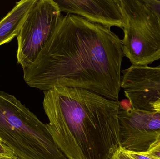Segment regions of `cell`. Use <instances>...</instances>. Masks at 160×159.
<instances>
[{
    "mask_svg": "<svg viewBox=\"0 0 160 159\" xmlns=\"http://www.w3.org/2000/svg\"><path fill=\"white\" fill-rule=\"evenodd\" d=\"M124 57L121 39L110 28L77 15H62L50 40L23 69V78L43 91L79 88L118 101Z\"/></svg>",
    "mask_w": 160,
    "mask_h": 159,
    "instance_id": "cell-1",
    "label": "cell"
},
{
    "mask_svg": "<svg viewBox=\"0 0 160 159\" xmlns=\"http://www.w3.org/2000/svg\"><path fill=\"white\" fill-rule=\"evenodd\" d=\"M54 141L68 159H112L120 148V102L79 88L43 91Z\"/></svg>",
    "mask_w": 160,
    "mask_h": 159,
    "instance_id": "cell-2",
    "label": "cell"
},
{
    "mask_svg": "<svg viewBox=\"0 0 160 159\" xmlns=\"http://www.w3.org/2000/svg\"><path fill=\"white\" fill-rule=\"evenodd\" d=\"M0 141L18 159H68L48 124L15 96L0 90Z\"/></svg>",
    "mask_w": 160,
    "mask_h": 159,
    "instance_id": "cell-3",
    "label": "cell"
},
{
    "mask_svg": "<svg viewBox=\"0 0 160 159\" xmlns=\"http://www.w3.org/2000/svg\"><path fill=\"white\" fill-rule=\"evenodd\" d=\"M124 17V56L132 65L148 66L160 59V20L142 0H120Z\"/></svg>",
    "mask_w": 160,
    "mask_h": 159,
    "instance_id": "cell-4",
    "label": "cell"
},
{
    "mask_svg": "<svg viewBox=\"0 0 160 159\" xmlns=\"http://www.w3.org/2000/svg\"><path fill=\"white\" fill-rule=\"evenodd\" d=\"M62 11L54 0H36L17 36V61L22 69L35 60L55 32Z\"/></svg>",
    "mask_w": 160,
    "mask_h": 159,
    "instance_id": "cell-5",
    "label": "cell"
},
{
    "mask_svg": "<svg viewBox=\"0 0 160 159\" xmlns=\"http://www.w3.org/2000/svg\"><path fill=\"white\" fill-rule=\"evenodd\" d=\"M118 121L120 147L127 151L144 153L160 141V112L120 108Z\"/></svg>",
    "mask_w": 160,
    "mask_h": 159,
    "instance_id": "cell-6",
    "label": "cell"
},
{
    "mask_svg": "<svg viewBox=\"0 0 160 159\" xmlns=\"http://www.w3.org/2000/svg\"><path fill=\"white\" fill-rule=\"evenodd\" d=\"M121 87L132 108L152 111L151 105L160 99V67L132 65L121 71Z\"/></svg>",
    "mask_w": 160,
    "mask_h": 159,
    "instance_id": "cell-7",
    "label": "cell"
},
{
    "mask_svg": "<svg viewBox=\"0 0 160 159\" xmlns=\"http://www.w3.org/2000/svg\"><path fill=\"white\" fill-rule=\"evenodd\" d=\"M62 12L82 17L107 28L123 29L125 21L120 0H55Z\"/></svg>",
    "mask_w": 160,
    "mask_h": 159,
    "instance_id": "cell-8",
    "label": "cell"
},
{
    "mask_svg": "<svg viewBox=\"0 0 160 159\" xmlns=\"http://www.w3.org/2000/svg\"><path fill=\"white\" fill-rule=\"evenodd\" d=\"M36 0H22L0 21V46L17 37L28 12Z\"/></svg>",
    "mask_w": 160,
    "mask_h": 159,
    "instance_id": "cell-9",
    "label": "cell"
},
{
    "mask_svg": "<svg viewBox=\"0 0 160 159\" xmlns=\"http://www.w3.org/2000/svg\"><path fill=\"white\" fill-rule=\"evenodd\" d=\"M144 154L158 159H160V141L152 144Z\"/></svg>",
    "mask_w": 160,
    "mask_h": 159,
    "instance_id": "cell-10",
    "label": "cell"
},
{
    "mask_svg": "<svg viewBox=\"0 0 160 159\" xmlns=\"http://www.w3.org/2000/svg\"><path fill=\"white\" fill-rule=\"evenodd\" d=\"M158 17L160 20V0H142Z\"/></svg>",
    "mask_w": 160,
    "mask_h": 159,
    "instance_id": "cell-11",
    "label": "cell"
},
{
    "mask_svg": "<svg viewBox=\"0 0 160 159\" xmlns=\"http://www.w3.org/2000/svg\"><path fill=\"white\" fill-rule=\"evenodd\" d=\"M0 157L18 159L14 152L0 141Z\"/></svg>",
    "mask_w": 160,
    "mask_h": 159,
    "instance_id": "cell-12",
    "label": "cell"
},
{
    "mask_svg": "<svg viewBox=\"0 0 160 159\" xmlns=\"http://www.w3.org/2000/svg\"><path fill=\"white\" fill-rule=\"evenodd\" d=\"M112 159H135L130 156L127 150L120 147L113 156Z\"/></svg>",
    "mask_w": 160,
    "mask_h": 159,
    "instance_id": "cell-13",
    "label": "cell"
},
{
    "mask_svg": "<svg viewBox=\"0 0 160 159\" xmlns=\"http://www.w3.org/2000/svg\"><path fill=\"white\" fill-rule=\"evenodd\" d=\"M128 151V154L135 159H158L146 155L143 153H137L132 151Z\"/></svg>",
    "mask_w": 160,
    "mask_h": 159,
    "instance_id": "cell-14",
    "label": "cell"
},
{
    "mask_svg": "<svg viewBox=\"0 0 160 159\" xmlns=\"http://www.w3.org/2000/svg\"><path fill=\"white\" fill-rule=\"evenodd\" d=\"M151 108L152 111L160 112V99L151 105Z\"/></svg>",
    "mask_w": 160,
    "mask_h": 159,
    "instance_id": "cell-15",
    "label": "cell"
},
{
    "mask_svg": "<svg viewBox=\"0 0 160 159\" xmlns=\"http://www.w3.org/2000/svg\"><path fill=\"white\" fill-rule=\"evenodd\" d=\"M0 159H14L8 158L1 157H0Z\"/></svg>",
    "mask_w": 160,
    "mask_h": 159,
    "instance_id": "cell-16",
    "label": "cell"
},
{
    "mask_svg": "<svg viewBox=\"0 0 160 159\" xmlns=\"http://www.w3.org/2000/svg\"><path fill=\"white\" fill-rule=\"evenodd\" d=\"M158 66H159V67H160V65H159Z\"/></svg>",
    "mask_w": 160,
    "mask_h": 159,
    "instance_id": "cell-17",
    "label": "cell"
}]
</instances>
